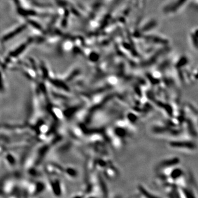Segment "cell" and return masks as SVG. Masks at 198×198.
<instances>
[{"instance_id": "1", "label": "cell", "mask_w": 198, "mask_h": 198, "mask_svg": "<svg viewBox=\"0 0 198 198\" xmlns=\"http://www.w3.org/2000/svg\"><path fill=\"white\" fill-rule=\"evenodd\" d=\"M171 146L177 148H188L194 149L195 148V144L192 142H173L171 143Z\"/></svg>"}, {"instance_id": "8", "label": "cell", "mask_w": 198, "mask_h": 198, "mask_svg": "<svg viewBox=\"0 0 198 198\" xmlns=\"http://www.w3.org/2000/svg\"><path fill=\"white\" fill-rule=\"evenodd\" d=\"M29 23L30 24H32L34 28L37 29L38 30H40L42 29L41 27H40V25H39V24H38L37 23L34 22V21H32V20H30V21L29 22Z\"/></svg>"}, {"instance_id": "4", "label": "cell", "mask_w": 198, "mask_h": 198, "mask_svg": "<svg viewBox=\"0 0 198 198\" xmlns=\"http://www.w3.org/2000/svg\"><path fill=\"white\" fill-rule=\"evenodd\" d=\"M187 0H178L168 9L169 11H175L186 2Z\"/></svg>"}, {"instance_id": "7", "label": "cell", "mask_w": 198, "mask_h": 198, "mask_svg": "<svg viewBox=\"0 0 198 198\" xmlns=\"http://www.w3.org/2000/svg\"><path fill=\"white\" fill-rule=\"evenodd\" d=\"M192 41L195 48L198 49V38L194 34L192 35Z\"/></svg>"}, {"instance_id": "5", "label": "cell", "mask_w": 198, "mask_h": 198, "mask_svg": "<svg viewBox=\"0 0 198 198\" xmlns=\"http://www.w3.org/2000/svg\"><path fill=\"white\" fill-rule=\"evenodd\" d=\"M182 174V170L179 168H177L173 170L172 173H171V177L173 179H177L180 177Z\"/></svg>"}, {"instance_id": "6", "label": "cell", "mask_w": 198, "mask_h": 198, "mask_svg": "<svg viewBox=\"0 0 198 198\" xmlns=\"http://www.w3.org/2000/svg\"><path fill=\"white\" fill-rule=\"evenodd\" d=\"M188 58L186 57H183L181 59H180V60L178 61L177 66V67H182L183 66L186 65V64L188 63Z\"/></svg>"}, {"instance_id": "9", "label": "cell", "mask_w": 198, "mask_h": 198, "mask_svg": "<svg viewBox=\"0 0 198 198\" xmlns=\"http://www.w3.org/2000/svg\"><path fill=\"white\" fill-rule=\"evenodd\" d=\"M194 34L195 35V36L198 38V29H196V30H195V33H194Z\"/></svg>"}, {"instance_id": "3", "label": "cell", "mask_w": 198, "mask_h": 198, "mask_svg": "<svg viewBox=\"0 0 198 198\" xmlns=\"http://www.w3.org/2000/svg\"><path fill=\"white\" fill-rule=\"evenodd\" d=\"M27 44H24L20 45L18 48H17L15 50L13 51L12 52H11L10 54V57H16L19 55L20 54L22 53L23 51L24 50L25 48L27 46Z\"/></svg>"}, {"instance_id": "2", "label": "cell", "mask_w": 198, "mask_h": 198, "mask_svg": "<svg viewBox=\"0 0 198 198\" xmlns=\"http://www.w3.org/2000/svg\"><path fill=\"white\" fill-rule=\"evenodd\" d=\"M25 28H26V26L25 25L20 26L19 28L16 29L14 31L11 32L10 33H8V34H7L5 36H4L3 39H2V40L3 41H8L10 39L15 36L16 35L18 34L20 32H22L23 30L25 29Z\"/></svg>"}, {"instance_id": "10", "label": "cell", "mask_w": 198, "mask_h": 198, "mask_svg": "<svg viewBox=\"0 0 198 198\" xmlns=\"http://www.w3.org/2000/svg\"><path fill=\"white\" fill-rule=\"evenodd\" d=\"M195 78L196 79L198 80V72L195 76Z\"/></svg>"}]
</instances>
